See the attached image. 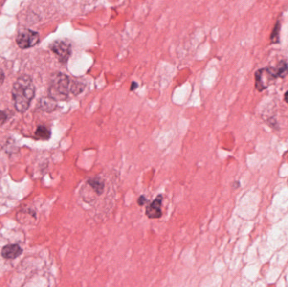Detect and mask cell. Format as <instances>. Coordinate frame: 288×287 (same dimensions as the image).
Instances as JSON below:
<instances>
[{"instance_id": "4", "label": "cell", "mask_w": 288, "mask_h": 287, "mask_svg": "<svg viewBox=\"0 0 288 287\" xmlns=\"http://www.w3.org/2000/svg\"><path fill=\"white\" fill-rule=\"evenodd\" d=\"M50 49L52 50L58 60L62 63H66L70 55H71V44L67 41L58 40L50 45Z\"/></svg>"}, {"instance_id": "12", "label": "cell", "mask_w": 288, "mask_h": 287, "mask_svg": "<svg viewBox=\"0 0 288 287\" xmlns=\"http://www.w3.org/2000/svg\"><path fill=\"white\" fill-rule=\"evenodd\" d=\"M147 201V199H146V197L144 196H141L139 197V199L137 200V203H138V205L139 206H143L144 205V203Z\"/></svg>"}, {"instance_id": "8", "label": "cell", "mask_w": 288, "mask_h": 287, "mask_svg": "<svg viewBox=\"0 0 288 287\" xmlns=\"http://www.w3.org/2000/svg\"><path fill=\"white\" fill-rule=\"evenodd\" d=\"M87 183L95 191V193H97L98 195H101L103 192L105 184H104L103 180L101 178H90V179H89Z\"/></svg>"}, {"instance_id": "3", "label": "cell", "mask_w": 288, "mask_h": 287, "mask_svg": "<svg viewBox=\"0 0 288 287\" xmlns=\"http://www.w3.org/2000/svg\"><path fill=\"white\" fill-rule=\"evenodd\" d=\"M39 43V35L33 30L24 29L19 32L16 37V43L22 49L30 48Z\"/></svg>"}, {"instance_id": "6", "label": "cell", "mask_w": 288, "mask_h": 287, "mask_svg": "<svg viewBox=\"0 0 288 287\" xmlns=\"http://www.w3.org/2000/svg\"><path fill=\"white\" fill-rule=\"evenodd\" d=\"M22 253V248L17 244L7 245L2 250L3 257L7 260H14L19 257Z\"/></svg>"}, {"instance_id": "15", "label": "cell", "mask_w": 288, "mask_h": 287, "mask_svg": "<svg viewBox=\"0 0 288 287\" xmlns=\"http://www.w3.org/2000/svg\"><path fill=\"white\" fill-rule=\"evenodd\" d=\"M285 100L288 103V91H287V92H286V94H285Z\"/></svg>"}, {"instance_id": "11", "label": "cell", "mask_w": 288, "mask_h": 287, "mask_svg": "<svg viewBox=\"0 0 288 287\" xmlns=\"http://www.w3.org/2000/svg\"><path fill=\"white\" fill-rule=\"evenodd\" d=\"M7 115L4 112L0 110V124H3L6 121Z\"/></svg>"}, {"instance_id": "9", "label": "cell", "mask_w": 288, "mask_h": 287, "mask_svg": "<svg viewBox=\"0 0 288 287\" xmlns=\"http://www.w3.org/2000/svg\"><path fill=\"white\" fill-rule=\"evenodd\" d=\"M36 136L39 138H42V139H48L49 137L51 136V132L47 127L41 126L37 128Z\"/></svg>"}, {"instance_id": "13", "label": "cell", "mask_w": 288, "mask_h": 287, "mask_svg": "<svg viewBox=\"0 0 288 287\" xmlns=\"http://www.w3.org/2000/svg\"><path fill=\"white\" fill-rule=\"evenodd\" d=\"M3 80H4V74L3 71L0 69V86L3 85Z\"/></svg>"}, {"instance_id": "7", "label": "cell", "mask_w": 288, "mask_h": 287, "mask_svg": "<svg viewBox=\"0 0 288 287\" xmlns=\"http://www.w3.org/2000/svg\"><path fill=\"white\" fill-rule=\"evenodd\" d=\"M40 109L45 112H52L57 107V101L51 97H44L39 100Z\"/></svg>"}, {"instance_id": "1", "label": "cell", "mask_w": 288, "mask_h": 287, "mask_svg": "<svg viewBox=\"0 0 288 287\" xmlns=\"http://www.w3.org/2000/svg\"><path fill=\"white\" fill-rule=\"evenodd\" d=\"M35 96L33 81L27 75L21 76L13 85L12 98L15 109L19 112L26 111Z\"/></svg>"}, {"instance_id": "5", "label": "cell", "mask_w": 288, "mask_h": 287, "mask_svg": "<svg viewBox=\"0 0 288 287\" xmlns=\"http://www.w3.org/2000/svg\"><path fill=\"white\" fill-rule=\"evenodd\" d=\"M163 202V196L159 195L155 198V200L146 208V215L151 219H157L162 217V211L161 206Z\"/></svg>"}, {"instance_id": "2", "label": "cell", "mask_w": 288, "mask_h": 287, "mask_svg": "<svg viewBox=\"0 0 288 287\" xmlns=\"http://www.w3.org/2000/svg\"><path fill=\"white\" fill-rule=\"evenodd\" d=\"M73 81L64 73H55L52 76L49 86V97L58 101L65 100L72 94Z\"/></svg>"}, {"instance_id": "14", "label": "cell", "mask_w": 288, "mask_h": 287, "mask_svg": "<svg viewBox=\"0 0 288 287\" xmlns=\"http://www.w3.org/2000/svg\"><path fill=\"white\" fill-rule=\"evenodd\" d=\"M137 86H138L137 83H136V82H133L132 85H131V90H135V89L137 88Z\"/></svg>"}, {"instance_id": "10", "label": "cell", "mask_w": 288, "mask_h": 287, "mask_svg": "<svg viewBox=\"0 0 288 287\" xmlns=\"http://www.w3.org/2000/svg\"><path fill=\"white\" fill-rule=\"evenodd\" d=\"M278 31H279V22L276 24V26H275L274 31H273L272 36H271V40H272L273 43L277 42L278 41Z\"/></svg>"}]
</instances>
